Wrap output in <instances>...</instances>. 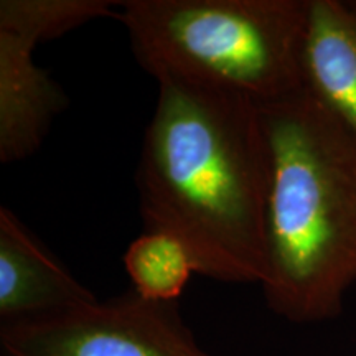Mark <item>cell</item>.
Instances as JSON below:
<instances>
[{
    "label": "cell",
    "mask_w": 356,
    "mask_h": 356,
    "mask_svg": "<svg viewBox=\"0 0 356 356\" xmlns=\"http://www.w3.org/2000/svg\"><path fill=\"white\" fill-rule=\"evenodd\" d=\"M118 7L114 0H2L0 26L26 30L47 42L88 22L115 17Z\"/></svg>",
    "instance_id": "9c48e42d"
},
{
    "label": "cell",
    "mask_w": 356,
    "mask_h": 356,
    "mask_svg": "<svg viewBox=\"0 0 356 356\" xmlns=\"http://www.w3.org/2000/svg\"><path fill=\"white\" fill-rule=\"evenodd\" d=\"M310 0H126L118 19L150 76L270 102L304 89Z\"/></svg>",
    "instance_id": "3957f363"
},
{
    "label": "cell",
    "mask_w": 356,
    "mask_h": 356,
    "mask_svg": "<svg viewBox=\"0 0 356 356\" xmlns=\"http://www.w3.org/2000/svg\"><path fill=\"white\" fill-rule=\"evenodd\" d=\"M37 35L0 26V162L33 155L47 139L53 119L68 97L35 63Z\"/></svg>",
    "instance_id": "5b68a950"
},
{
    "label": "cell",
    "mask_w": 356,
    "mask_h": 356,
    "mask_svg": "<svg viewBox=\"0 0 356 356\" xmlns=\"http://www.w3.org/2000/svg\"><path fill=\"white\" fill-rule=\"evenodd\" d=\"M259 109L267 307L292 323L332 320L356 284V136L305 89Z\"/></svg>",
    "instance_id": "7a4b0ae2"
},
{
    "label": "cell",
    "mask_w": 356,
    "mask_h": 356,
    "mask_svg": "<svg viewBox=\"0 0 356 356\" xmlns=\"http://www.w3.org/2000/svg\"><path fill=\"white\" fill-rule=\"evenodd\" d=\"M96 299L10 208H0L2 323L43 317Z\"/></svg>",
    "instance_id": "8992f818"
},
{
    "label": "cell",
    "mask_w": 356,
    "mask_h": 356,
    "mask_svg": "<svg viewBox=\"0 0 356 356\" xmlns=\"http://www.w3.org/2000/svg\"><path fill=\"white\" fill-rule=\"evenodd\" d=\"M132 291L142 299L177 304L190 277L197 274L185 244L162 231L145 229L122 257Z\"/></svg>",
    "instance_id": "ba28073f"
},
{
    "label": "cell",
    "mask_w": 356,
    "mask_h": 356,
    "mask_svg": "<svg viewBox=\"0 0 356 356\" xmlns=\"http://www.w3.org/2000/svg\"><path fill=\"white\" fill-rule=\"evenodd\" d=\"M157 84L136 173L145 229L180 239L203 277L262 286L269 152L259 102L181 79Z\"/></svg>",
    "instance_id": "6da1fadb"
},
{
    "label": "cell",
    "mask_w": 356,
    "mask_h": 356,
    "mask_svg": "<svg viewBox=\"0 0 356 356\" xmlns=\"http://www.w3.org/2000/svg\"><path fill=\"white\" fill-rule=\"evenodd\" d=\"M2 356H211L186 327L177 304L131 291L109 300L2 323Z\"/></svg>",
    "instance_id": "277c9868"
},
{
    "label": "cell",
    "mask_w": 356,
    "mask_h": 356,
    "mask_svg": "<svg viewBox=\"0 0 356 356\" xmlns=\"http://www.w3.org/2000/svg\"><path fill=\"white\" fill-rule=\"evenodd\" d=\"M302 81L356 136V0H310Z\"/></svg>",
    "instance_id": "52a82bcc"
}]
</instances>
